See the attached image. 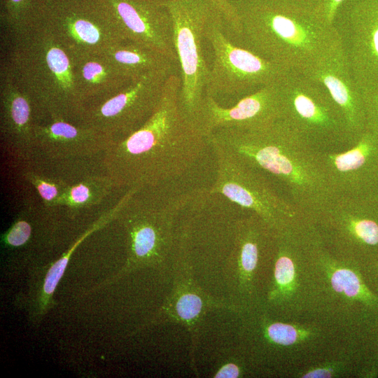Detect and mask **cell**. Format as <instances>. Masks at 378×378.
I'll use <instances>...</instances> for the list:
<instances>
[{"label":"cell","mask_w":378,"mask_h":378,"mask_svg":"<svg viewBox=\"0 0 378 378\" xmlns=\"http://www.w3.org/2000/svg\"><path fill=\"white\" fill-rule=\"evenodd\" d=\"M168 5L181 80L179 106L197 127L209 73L206 27L212 11L205 0H168Z\"/></svg>","instance_id":"cell-11"},{"label":"cell","mask_w":378,"mask_h":378,"mask_svg":"<svg viewBox=\"0 0 378 378\" xmlns=\"http://www.w3.org/2000/svg\"><path fill=\"white\" fill-rule=\"evenodd\" d=\"M31 232V225L28 220V216L24 207L13 224L4 234V241L10 247L22 246L30 239Z\"/></svg>","instance_id":"cell-32"},{"label":"cell","mask_w":378,"mask_h":378,"mask_svg":"<svg viewBox=\"0 0 378 378\" xmlns=\"http://www.w3.org/2000/svg\"><path fill=\"white\" fill-rule=\"evenodd\" d=\"M309 222L338 258L360 267L378 260V195L335 194Z\"/></svg>","instance_id":"cell-10"},{"label":"cell","mask_w":378,"mask_h":378,"mask_svg":"<svg viewBox=\"0 0 378 378\" xmlns=\"http://www.w3.org/2000/svg\"><path fill=\"white\" fill-rule=\"evenodd\" d=\"M162 71L132 80L122 90L100 102L85 104L76 125L94 129L113 141L141 127L156 111L169 76Z\"/></svg>","instance_id":"cell-13"},{"label":"cell","mask_w":378,"mask_h":378,"mask_svg":"<svg viewBox=\"0 0 378 378\" xmlns=\"http://www.w3.org/2000/svg\"><path fill=\"white\" fill-rule=\"evenodd\" d=\"M212 147L216 172L210 192L221 194L256 214L273 234L307 219L288 199L279 194L265 174Z\"/></svg>","instance_id":"cell-12"},{"label":"cell","mask_w":378,"mask_h":378,"mask_svg":"<svg viewBox=\"0 0 378 378\" xmlns=\"http://www.w3.org/2000/svg\"><path fill=\"white\" fill-rule=\"evenodd\" d=\"M112 141L94 129L63 119L38 122L34 127L28 165L71 183L95 173L94 164L102 167L104 154Z\"/></svg>","instance_id":"cell-9"},{"label":"cell","mask_w":378,"mask_h":378,"mask_svg":"<svg viewBox=\"0 0 378 378\" xmlns=\"http://www.w3.org/2000/svg\"><path fill=\"white\" fill-rule=\"evenodd\" d=\"M359 88L364 107L365 130L378 135V88Z\"/></svg>","instance_id":"cell-33"},{"label":"cell","mask_w":378,"mask_h":378,"mask_svg":"<svg viewBox=\"0 0 378 378\" xmlns=\"http://www.w3.org/2000/svg\"><path fill=\"white\" fill-rule=\"evenodd\" d=\"M192 262L187 255L176 248L174 254V279L170 295L158 314L159 321L184 326L190 335V358L195 365V349L200 324L205 314L214 309L234 306L211 297L196 283L192 275Z\"/></svg>","instance_id":"cell-19"},{"label":"cell","mask_w":378,"mask_h":378,"mask_svg":"<svg viewBox=\"0 0 378 378\" xmlns=\"http://www.w3.org/2000/svg\"><path fill=\"white\" fill-rule=\"evenodd\" d=\"M356 342L362 360L357 375L376 377L378 375V314L363 327Z\"/></svg>","instance_id":"cell-28"},{"label":"cell","mask_w":378,"mask_h":378,"mask_svg":"<svg viewBox=\"0 0 378 378\" xmlns=\"http://www.w3.org/2000/svg\"><path fill=\"white\" fill-rule=\"evenodd\" d=\"M302 73L321 84L340 108L354 139L365 130L361 92L340 41Z\"/></svg>","instance_id":"cell-20"},{"label":"cell","mask_w":378,"mask_h":378,"mask_svg":"<svg viewBox=\"0 0 378 378\" xmlns=\"http://www.w3.org/2000/svg\"><path fill=\"white\" fill-rule=\"evenodd\" d=\"M279 120L321 152L350 146L352 136L344 117L328 91L300 71H286L277 81Z\"/></svg>","instance_id":"cell-7"},{"label":"cell","mask_w":378,"mask_h":378,"mask_svg":"<svg viewBox=\"0 0 378 378\" xmlns=\"http://www.w3.org/2000/svg\"><path fill=\"white\" fill-rule=\"evenodd\" d=\"M105 52L130 80L155 72L179 70L178 64L160 51L129 40L119 42Z\"/></svg>","instance_id":"cell-25"},{"label":"cell","mask_w":378,"mask_h":378,"mask_svg":"<svg viewBox=\"0 0 378 378\" xmlns=\"http://www.w3.org/2000/svg\"><path fill=\"white\" fill-rule=\"evenodd\" d=\"M321 155L332 195H378V135L365 130L350 146Z\"/></svg>","instance_id":"cell-17"},{"label":"cell","mask_w":378,"mask_h":378,"mask_svg":"<svg viewBox=\"0 0 378 378\" xmlns=\"http://www.w3.org/2000/svg\"><path fill=\"white\" fill-rule=\"evenodd\" d=\"M333 24L358 85L378 88V0H344Z\"/></svg>","instance_id":"cell-16"},{"label":"cell","mask_w":378,"mask_h":378,"mask_svg":"<svg viewBox=\"0 0 378 378\" xmlns=\"http://www.w3.org/2000/svg\"><path fill=\"white\" fill-rule=\"evenodd\" d=\"M361 270L368 284L378 295V260L361 267Z\"/></svg>","instance_id":"cell-36"},{"label":"cell","mask_w":378,"mask_h":378,"mask_svg":"<svg viewBox=\"0 0 378 378\" xmlns=\"http://www.w3.org/2000/svg\"><path fill=\"white\" fill-rule=\"evenodd\" d=\"M272 240V232L256 214L244 211L237 218L229 258L237 267L238 309L261 300L257 297L255 278L262 252Z\"/></svg>","instance_id":"cell-23"},{"label":"cell","mask_w":378,"mask_h":378,"mask_svg":"<svg viewBox=\"0 0 378 378\" xmlns=\"http://www.w3.org/2000/svg\"><path fill=\"white\" fill-rule=\"evenodd\" d=\"M113 218L114 215L112 211L108 210L107 212L104 213L97 221L76 241L73 246L59 260L52 265L47 274L43 284V293L47 298H49L54 293L58 282L63 275L70 256L78 244L91 233L99 230Z\"/></svg>","instance_id":"cell-30"},{"label":"cell","mask_w":378,"mask_h":378,"mask_svg":"<svg viewBox=\"0 0 378 378\" xmlns=\"http://www.w3.org/2000/svg\"><path fill=\"white\" fill-rule=\"evenodd\" d=\"M57 0H0V23L8 41L41 25Z\"/></svg>","instance_id":"cell-26"},{"label":"cell","mask_w":378,"mask_h":378,"mask_svg":"<svg viewBox=\"0 0 378 378\" xmlns=\"http://www.w3.org/2000/svg\"><path fill=\"white\" fill-rule=\"evenodd\" d=\"M179 71L166 80L156 111L139 130L113 141L104 154L102 170L115 187L177 186L211 188L216 172L208 137L181 111Z\"/></svg>","instance_id":"cell-1"},{"label":"cell","mask_w":378,"mask_h":378,"mask_svg":"<svg viewBox=\"0 0 378 378\" xmlns=\"http://www.w3.org/2000/svg\"><path fill=\"white\" fill-rule=\"evenodd\" d=\"M306 321L321 323L349 341L378 314V295L361 267L331 253L309 223L306 263Z\"/></svg>","instance_id":"cell-4"},{"label":"cell","mask_w":378,"mask_h":378,"mask_svg":"<svg viewBox=\"0 0 378 378\" xmlns=\"http://www.w3.org/2000/svg\"><path fill=\"white\" fill-rule=\"evenodd\" d=\"M8 44L4 60L32 100L40 122L63 119L76 124L84 104L66 47L43 24Z\"/></svg>","instance_id":"cell-5"},{"label":"cell","mask_w":378,"mask_h":378,"mask_svg":"<svg viewBox=\"0 0 378 378\" xmlns=\"http://www.w3.org/2000/svg\"><path fill=\"white\" fill-rule=\"evenodd\" d=\"M241 26L240 46L286 69L302 72L338 41L314 6L243 4L234 6Z\"/></svg>","instance_id":"cell-3"},{"label":"cell","mask_w":378,"mask_h":378,"mask_svg":"<svg viewBox=\"0 0 378 378\" xmlns=\"http://www.w3.org/2000/svg\"><path fill=\"white\" fill-rule=\"evenodd\" d=\"M214 15L219 19L227 37L240 45L241 26L237 10L228 0H205Z\"/></svg>","instance_id":"cell-31"},{"label":"cell","mask_w":378,"mask_h":378,"mask_svg":"<svg viewBox=\"0 0 378 378\" xmlns=\"http://www.w3.org/2000/svg\"><path fill=\"white\" fill-rule=\"evenodd\" d=\"M307 239L305 220L273 234L272 278L261 302L281 318L306 321Z\"/></svg>","instance_id":"cell-14"},{"label":"cell","mask_w":378,"mask_h":378,"mask_svg":"<svg viewBox=\"0 0 378 378\" xmlns=\"http://www.w3.org/2000/svg\"><path fill=\"white\" fill-rule=\"evenodd\" d=\"M229 2L234 6L243 4H305L315 6L318 0H228Z\"/></svg>","instance_id":"cell-37"},{"label":"cell","mask_w":378,"mask_h":378,"mask_svg":"<svg viewBox=\"0 0 378 378\" xmlns=\"http://www.w3.org/2000/svg\"><path fill=\"white\" fill-rule=\"evenodd\" d=\"M125 40L144 44L178 64L168 0H104Z\"/></svg>","instance_id":"cell-18"},{"label":"cell","mask_w":378,"mask_h":378,"mask_svg":"<svg viewBox=\"0 0 378 378\" xmlns=\"http://www.w3.org/2000/svg\"><path fill=\"white\" fill-rule=\"evenodd\" d=\"M41 24L70 52H106L125 40L104 0H57Z\"/></svg>","instance_id":"cell-15"},{"label":"cell","mask_w":378,"mask_h":378,"mask_svg":"<svg viewBox=\"0 0 378 378\" xmlns=\"http://www.w3.org/2000/svg\"><path fill=\"white\" fill-rule=\"evenodd\" d=\"M278 80L242 98L230 108L220 107L204 97L197 127L207 136L213 130L220 127L251 128L279 120Z\"/></svg>","instance_id":"cell-22"},{"label":"cell","mask_w":378,"mask_h":378,"mask_svg":"<svg viewBox=\"0 0 378 378\" xmlns=\"http://www.w3.org/2000/svg\"><path fill=\"white\" fill-rule=\"evenodd\" d=\"M21 174L35 188L43 204L48 209L57 207V200L70 184L63 178L46 175L31 167L24 168Z\"/></svg>","instance_id":"cell-29"},{"label":"cell","mask_w":378,"mask_h":378,"mask_svg":"<svg viewBox=\"0 0 378 378\" xmlns=\"http://www.w3.org/2000/svg\"><path fill=\"white\" fill-rule=\"evenodd\" d=\"M209 73L205 97L230 108L258 89L276 82L287 70L233 43L213 13L206 27Z\"/></svg>","instance_id":"cell-8"},{"label":"cell","mask_w":378,"mask_h":378,"mask_svg":"<svg viewBox=\"0 0 378 378\" xmlns=\"http://www.w3.org/2000/svg\"><path fill=\"white\" fill-rule=\"evenodd\" d=\"M37 114L29 94L19 85L7 64L0 65V134L4 146L29 164Z\"/></svg>","instance_id":"cell-21"},{"label":"cell","mask_w":378,"mask_h":378,"mask_svg":"<svg viewBox=\"0 0 378 378\" xmlns=\"http://www.w3.org/2000/svg\"><path fill=\"white\" fill-rule=\"evenodd\" d=\"M244 373V365L238 360L227 361L221 365L214 373V377L237 378L242 377Z\"/></svg>","instance_id":"cell-35"},{"label":"cell","mask_w":378,"mask_h":378,"mask_svg":"<svg viewBox=\"0 0 378 378\" xmlns=\"http://www.w3.org/2000/svg\"><path fill=\"white\" fill-rule=\"evenodd\" d=\"M207 137L226 155L281 183L309 221L332 196L322 152L281 120L251 128L220 127Z\"/></svg>","instance_id":"cell-2"},{"label":"cell","mask_w":378,"mask_h":378,"mask_svg":"<svg viewBox=\"0 0 378 378\" xmlns=\"http://www.w3.org/2000/svg\"><path fill=\"white\" fill-rule=\"evenodd\" d=\"M239 336L251 358L272 366H292L346 341L321 323L281 318L273 315L261 300L239 308Z\"/></svg>","instance_id":"cell-6"},{"label":"cell","mask_w":378,"mask_h":378,"mask_svg":"<svg viewBox=\"0 0 378 378\" xmlns=\"http://www.w3.org/2000/svg\"><path fill=\"white\" fill-rule=\"evenodd\" d=\"M112 179L104 172L88 174L69 184L57 201V206L78 211L100 204L115 188Z\"/></svg>","instance_id":"cell-27"},{"label":"cell","mask_w":378,"mask_h":378,"mask_svg":"<svg viewBox=\"0 0 378 378\" xmlns=\"http://www.w3.org/2000/svg\"><path fill=\"white\" fill-rule=\"evenodd\" d=\"M344 0H318L314 8L320 17L329 24H334L337 12Z\"/></svg>","instance_id":"cell-34"},{"label":"cell","mask_w":378,"mask_h":378,"mask_svg":"<svg viewBox=\"0 0 378 378\" xmlns=\"http://www.w3.org/2000/svg\"><path fill=\"white\" fill-rule=\"evenodd\" d=\"M69 52L84 106L114 95L132 80L120 72L105 52Z\"/></svg>","instance_id":"cell-24"}]
</instances>
